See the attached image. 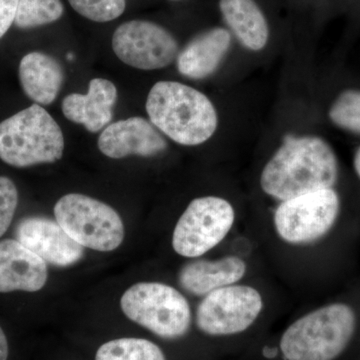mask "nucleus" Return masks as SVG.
I'll use <instances>...</instances> for the list:
<instances>
[{
  "label": "nucleus",
  "instance_id": "obj_1",
  "mask_svg": "<svg viewBox=\"0 0 360 360\" xmlns=\"http://www.w3.org/2000/svg\"><path fill=\"white\" fill-rule=\"evenodd\" d=\"M338 177V158L319 137H286L265 165L260 186L281 201L321 189L333 188Z\"/></svg>",
  "mask_w": 360,
  "mask_h": 360
},
{
  "label": "nucleus",
  "instance_id": "obj_22",
  "mask_svg": "<svg viewBox=\"0 0 360 360\" xmlns=\"http://www.w3.org/2000/svg\"><path fill=\"white\" fill-rule=\"evenodd\" d=\"M68 2L80 15L101 23L120 18L127 7V0H68Z\"/></svg>",
  "mask_w": 360,
  "mask_h": 360
},
{
  "label": "nucleus",
  "instance_id": "obj_18",
  "mask_svg": "<svg viewBox=\"0 0 360 360\" xmlns=\"http://www.w3.org/2000/svg\"><path fill=\"white\" fill-rule=\"evenodd\" d=\"M220 11L241 44L252 51L264 49L269 28L255 0H220Z\"/></svg>",
  "mask_w": 360,
  "mask_h": 360
},
{
  "label": "nucleus",
  "instance_id": "obj_24",
  "mask_svg": "<svg viewBox=\"0 0 360 360\" xmlns=\"http://www.w3.org/2000/svg\"><path fill=\"white\" fill-rule=\"evenodd\" d=\"M18 6V0H0V39L14 23Z\"/></svg>",
  "mask_w": 360,
  "mask_h": 360
},
{
  "label": "nucleus",
  "instance_id": "obj_21",
  "mask_svg": "<svg viewBox=\"0 0 360 360\" xmlns=\"http://www.w3.org/2000/svg\"><path fill=\"white\" fill-rule=\"evenodd\" d=\"M329 117L341 129L360 134V91L342 92L331 106Z\"/></svg>",
  "mask_w": 360,
  "mask_h": 360
},
{
  "label": "nucleus",
  "instance_id": "obj_5",
  "mask_svg": "<svg viewBox=\"0 0 360 360\" xmlns=\"http://www.w3.org/2000/svg\"><path fill=\"white\" fill-rule=\"evenodd\" d=\"M120 307L130 321L165 340L182 338L191 328L188 302L167 284H134L123 293Z\"/></svg>",
  "mask_w": 360,
  "mask_h": 360
},
{
  "label": "nucleus",
  "instance_id": "obj_4",
  "mask_svg": "<svg viewBox=\"0 0 360 360\" xmlns=\"http://www.w3.org/2000/svg\"><path fill=\"white\" fill-rule=\"evenodd\" d=\"M65 137L58 123L39 104L0 123V160L14 167H28L61 160Z\"/></svg>",
  "mask_w": 360,
  "mask_h": 360
},
{
  "label": "nucleus",
  "instance_id": "obj_19",
  "mask_svg": "<svg viewBox=\"0 0 360 360\" xmlns=\"http://www.w3.org/2000/svg\"><path fill=\"white\" fill-rule=\"evenodd\" d=\"M96 360H167L161 348L143 338H118L104 343Z\"/></svg>",
  "mask_w": 360,
  "mask_h": 360
},
{
  "label": "nucleus",
  "instance_id": "obj_3",
  "mask_svg": "<svg viewBox=\"0 0 360 360\" xmlns=\"http://www.w3.org/2000/svg\"><path fill=\"white\" fill-rule=\"evenodd\" d=\"M356 329L354 309L333 303L291 323L279 341L285 360H335L347 349Z\"/></svg>",
  "mask_w": 360,
  "mask_h": 360
},
{
  "label": "nucleus",
  "instance_id": "obj_15",
  "mask_svg": "<svg viewBox=\"0 0 360 360\" xmlns=\"http://www.w3.org/2000/svg\"><path fill=\"white\" fill-rule=\"evenodd\" d=\"M246 269L245 260L238 257L194 260L180 270L179 284L191 295L205 296L238 283L245 276Z\"/></svg>",
  "mask_w": 360,
  "mask_h": 360
},
{
  "label": "nucleus",
  "instance_id": "obj_10",
  "mask_svg": "<svg viewBox=\"0 0 360 360\" xmlns=\"http://www.w3.org/2000/svg\"><path fill=\"white\" fill-rule=\"evenodd\" d=\"M112 49L125 65L141 70L167 68L179 56V44L162 26L146 20H131L116 28Z\"/></svg>",
  "mask_w": 360,
  "mask_h": 360
},
{
  "label": "nucleus",
  "instance_id": "obj_2",
  "mask_svg": "<svg viewBox=\"0 0 360 360\" xmlns=\"http://www.w3.org/2000/svg\"><path fill=\"white\" fill-rule=\"evenodd\" d=\"M146 108L156 129L181 146H200L207 141L219 125L217 110L207 96L180 82L153 85Z\"/></svg>",
  "mask_w": 360,
  "mask_h": 360
},
{
  "label": "nucleus",
  "instance_id": "obj_13",
  "mask_svg": "<svg viewBox=\"0 0 360 360\" xmlns=\"http://www.w3.org/2000/svg\"><path fill=\"white\" fill-rule=\"evenodd\" d=\"M49 277L46 262L20 241H0V292L41 290Z\"/></svg>",
  "mask_w": 360,
  "mask_h": 360
},
{
  "label": "nucleus",
  "instance_id": "obj_16",
  "mask_svg": "<svg viewBox=\"0 0 360 360\" xmlns=\"http://www.w3.org/2000/svg\"><path fill=\"white\" fill-rule=\"evenodd\" d=\"M231 44L229 32L212 28L191 40L177 58V68L184 77L202 79L217 70Z\"/></svg>",
  "mask_w": 360,
  "mask_h": 360
},
{
  "label": "nucleus",
  "instance_id": "obj_25",
  "mask_svg": "<svg viewBox=\"0 0 360 360\" xmlns=\"http://www.w3.org/2000/svg\"><path fill=\"white\" fill-rule=\"evenodd\" d=\"M8 352V342H7L6 335L4 331L2 330L1 326H0V360H7Z\"/></svg>",
  "mask_w": 360,
  "mask_h": 360
},
{
  "label": "nucleus",
  "instance_id": "obj_23",
  "mask_svg": "<svg viewBox=\"0 0 360 360\" xmlns=\"http://www.w3.org/2000/svg\"><path fill=\"white\" fill-rule=\"evenodd\" d=\"M18 203V193L11 179L0 176V238L11 226Z\"/></svg>",
  "mask_w": 360,
  "mask_h": 360
},
{
  "label": "nucleus",
  "instance_id": "obj_14",
  "mask_svg": "<svg viewBox=\"0 0 360 360\" xmlns=\"http://www.w3.org/2000/svg\"><path fill=\"white\" fill-rule=\"evenodd\" d=\"M117 99V89L110 80H90L86 94H71L61 103L63 115L70 122L82 124L92 134L98 132L112 120V108Z\"/></svg>",
  "mask_w": 360,
  "mask_h": 360
},
{
  "label": "nucleus",
  "instance_id": "obj_11",
  "mask_svg": "<svg viewBox=\"0 0 360 360\" xmlns=\"http://www.w3.org/2000/svg\"><path fill=\"white\" fill-rule=\"evenodd\" d=\"M14 236L46 264L56 266H70L84 257V246L71 238L58 221L45 217L20 220Z\"/></svg>",
  "mask_w": 360,
  "mask_h": 360
},
{
  "label": "nucleus",
  "instance_id": "obj_7",
  "mask_svg": "<svg viewBox=\"0 0 360 360\" xmlns=\"http://www.w3.org/2000/svg\"><path fill=\"white\" fill-rule=\"evenodd\" d=\"M231 203L217 196L195 198L175 225L172 246L177 255L195 258L219 245L233 226Z\"/></svg>",
  "mask_w": 360,
  "mask_h": 360
},
{
  "label": "nucleus",
  "instance_id": "obj_26",
  "mask_svg": "<svg viewBox=\"0 0 360 360\" xmlns=\"http://www.w3.org/2000/svg\"><path fill=\"white\" fill-rule=\"evenodd\" d=\"M354 165L355 172L360 177V148L357 149L356 153H355Z\"/></svg>",
  "mask_w": 360,
  "mask_h": 360
},
{
  "label": "nucleus",
  "instance_id": "obj_20",
  "mask_svg": "<svg viewBox=\"0 0 360 360\" xmlns=\"http://www.w3.org/2000/svg\"><path fill=\"white\" fill-rule=\"evenodd\" d=\"M65 13L61 0H18L14 23L22 30L56 22Z\"/></svg>",
  "mask_w": 360,
  "mask_h": 360
},
{
  "label": "nucleus",
  "instance_id": "obj_12",
  "mask_svg": "<svg viewBox=\"0 0 360 360\" xmlns=\"http://www.w3.org/2000/svg\"><path fill=\"white\" fill-rule=\"evenodd\" d=\"M99 150L113 160L129 155L150 158L163 153L167 141L155 125L142 117H130L111 123L99 136Z\"/></svg>",
  "mask_w": 360,
  "mask_h": 360
},
{
  "label": "nucleus",
  "instance_id": "obj_8",
  "mask_svg": "<svg viewBox=\"0 0 360 360\" xmlns=\"http://www.w3.org/2000/svg\"><path fill=\"white\" fill-rule=\"evenodd\" d=\"M340 206V196L333 188L283 200L274 213L277 234L290 245L314 243L335 225Z\"/></svg>",
  "mask_w": 360,
  "mask_h": 360
},
{
  "label": "nucleus",
  "instance_id": "obj_17",
  "mask_svg": "<svg viewBox=\"0 0 360 360\" xmlns=\"http://www.w3.org/2000/svg\"><path fill=\"white\" fill-rule=\"evenodd\" d=\"M20 80L23 91L32 101L39 105H49L58 96L65 73L56 58L33 51L21 59Z\"/></svg>",
  "mask_w": 360,
  "mask_h": 360
},
{
  "label": "nucleus",
  "instance_id": "obj_9",
  "mask_svg": "<svg viewBox=\"0 0 360 360\" xmlns=\"http://www.w3.org/2000/svg\"><path fill=\"white\" fill-rule=\"evenodd\" d=\"M264 309L262 296L248 285L224 286L205 296L196 310V326L210 336L245 333Z\"/></svg>",
  "mask_w": 360,
  "mask_h": 360
},
{
  "label": "nucleus",
  "instance_id": "obj_6",
  "mask_svg": "<svg viewBox=\"0 0 360 360\" xmlns=\"http://www.w3.org/2000/svg\"><path fill=\"white\" fill-rule=\"evenodd\" d=\"M56 221L84 248L115 250L124 239L122 217L111 206L89 196L70 193L54 206Z\"/></svg>",
  "mask_w": 360,
  "mask_h": 360
}]
</instances>
